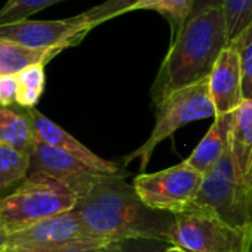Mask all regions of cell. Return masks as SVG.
<instances>
[{
    "mask_svg": "<svg viewBox=\"0 0 252 252\" xmlns=\"http://www.w3.org/2000/svg\"><path fill=\"white\" fill-rule=\"evenodd\" d=\"M128 174L111 176L89 195L78 199L74 211L84 230L94 239L106 244L130 241H167L173 220L149 208L137 195Z\"/></svg>",
    "mask_w": 252,
    "mask_h": 252,
    "instance_id": "6da1fadb",
    "label": "cell"
},
{
    "mask_svg": "<svg viewBox=\"0 0 252 252\" xmlns=\"http://www.w3.org/2000/svg\"><path fill=\"white\" fill-rule=\"evenodd\" d=\"M230 44L223 6L190 16L173 35L155 83L152 100L159 103L170 93L207 81L221 52Z\"/></svg>",
    "mask_w": 252,
    "mask_h": 252,
    "instance_id": "7a4b0ae2",
    "label": "cell"
},
{
    "mask_svg": "<svg viewBox=\"0 0 252 252\" xmlns=\"http://www.w3.org/2000/svg\"><path fill=\"white\" fill-rule=\"evenodd\" d=\"M77 202L78 196L63 183L43 173H30L0 201V238L72 211Z\"/></svg>",
    "mask_w": 252,
    "mask_h": 252,
    "instance_id": "3957f363",
    "label": "cell"
},
{
    "mask_svg": "<svg viewBox=\"0 0 252 252\" xmlns=\"http://www.w3.org/2000/svg\"><path fill=\"white\" fill-rule=\"evenodd\" d=\"M248 227H236L205 207L174 214L167 241L186 252H245Z\"/></svg>",
    "mask_w": 252,
    "mask_h": 252,
    "instance_id": "277c9868",
    "label": "cell"
},
{
    "mask_svg": "<svg viewBox=\"0 0 252 252\" xmlns=\"http://www.w3.org/2000/svg\"><path fill=\"white\" fill-rule=\"evenodd\" d=\"M155 106L157 120L149 139L124 159L126 164L139 159L140 170H145L148 167L155 148L162 140L170 137L176 130L198 120H214L217 117L214 103L210 96L208 80L176 90L165 96Z\"/></svg>",
    "mask_w": 252,
    "mask_h": 252,
    "instance_id": "5b68a950",
    "label": "cell"
},
{
    "mask_svg": "<svg viewBox=\"0 0 252 252\" xmlns=\"http://www.w3.org/2000/svg\"><path fill=\"white\" fill-rule=\"evenodd\" d=\"M204 174L186 161L149 174H139L133 186L139 198L152 210L179 214L195 204L202 188Z\"/></svg>",
    "mask_w": 252,
    "mask_h": 252,
    "instance_id": "8992f818",
    "label": "cell"
},
{
    "mask_svg": "<svg viewBox=\"0 0 252 252\" xmlns=\"http://www.w3.org/2000/svg\"><path fill=\"white\" fill-rule=\"evenodd\" d=\"M78 242H102L83 227L75 211L38 221L21 232L1 236L0 252H46ZM106 244V242H103Z\"/></svg>",
    "mask_w": 252,
    "mask_h": 252,
    "instance_id": "52a82bcc",
    "label": "cell"
},
{
    "mask_svg": "<svg viewBox=\"0 0 252 252\" xmlns=\"http://www.w3.org/2000/svg\"><path fill=\"white\" fill-rule=\"evenodd\" d=\"M94 27L84 13L56 21L21 19L0 25V38L30 47H62L78 44Z\"/></svg>",
    "mask_w": 252,
    "mask_h": 252,
    "instance_id": "ba28073f",
    "label": "cell"
},
{
    "mask_svg": "<svg viewBox=\"0 0 252 252\" xmlns=\"http://www.w3.org/2000/svg\"><path fill=\"white\" fill-rule=\"evenodd\" d=\"M30 173H43L69 188L78 199L89 195L94 188L114 174H105L86 165L69 154L50 145L37 142L31 155Z\"/></svg>",
    "mask_w": 252,
    "mask_h": 252,
    "instance_id": "9c48e42d",
    "label": "cell"
},
{
    "mask_svg": "<svg viewBox=\"0 0 252 252\" xmlns=\"http://www.w3.org/2000/svg\"><path fill=\"white\" fill-rule=\"evenodd\" d=\"M196 207H205L217 213L223 220L236 227H248L241 204H239V186L235 173L230 145L219 164L204 177L202 188L195 199ZM192 205V207H193Z\"/></svg>",
    "mask_w": 252,
    "mask_h": 252,
    "instance_id": "30bf717a",
    "label": "cell"
},
{
    "mask_svg": "<svg viewBox=\"0 0 252 252\" xmlns=\"http://www.w3.org/2000/svg\"><path fill=\"white\" fill-rule=\"evenodd\" d=\"M35 137L38 142L50 145L53 148H58L66 154H69L71 157L80 159L81 162H84L86 165L94 168L96 171L105 173V174H128L127 171L121 170L117 164H114L112 161H108L105 158H100L99 155L93 154L89 148H86L83 143H80L74 136H71L68 131H65L62 127H59L56 123H53L52 120H49L46 115H43L40 111H37L35 108H30L27 109Z\"/></svg>",
    "mask_w": 252,
    "mask_h": 252,
    "instance_id": "8fae6325",
    "label": "cell"
},
{
    "mask_svg": "<svg viewBox=\"0 0 252 252\" xmlns=\"http://www.w3.org/2000/svg\"><path fill=\"white\" fill-rule=\"evenodd\" d=\"M208 89L217 117L235 112L244 103L241 61L230 44L221 52L216 62L208 77Z\"/></svg>",
    "mask_w": 252,
    "mask_h": 252,
    "instance_id": "7c38bea8",
    "label": "cell"
},
{
    "mask_svg": "<svg viewBox=\"0 0 252 252\" xmlns=\"http://www.w3.org/2000/svg\"><path fill=\"white\" fill-rule=\"evenodd\" d=\"M233 121L235 112L216 117L207 134L185 161L204 176L208 174L229 149Z\"/></svg>",
    "mask_w": 252,
    "mask_h": 252,
    "instance_id": "4fadbf2b",
    "label": "cell"
},
{
    "mask_svg": "<svg viewBox=\"0 0 252 252\" xmlns=\"http://www.w3.org/2000/svg\"><path fill=\"white\" fill-rule=\"evenodd\" d=\"M37 137L27 112L19 105L1 106L0 109V143L9 145L19 152L32 155L37 146Z\"/></svg>",
    "mask_w": 252,
    "mask_h": 252,
    "instance_id": "5bb4252c",
    "label": "cell"
},
{
    "mask_svg": "<svg viewBox=\"0 0 252 252\" xmlns=\"http://www.w3.org/2000/svg\"><path fill=\"white\" fill-rule=\"evenodd\" d=\"M62 47H30L0 38V75H15L34 65H46Z\"/></svg>",
    "mask_w": 252,
    "mask_h": 252,
    "instance_id": "9a60e30c",
    "label": "cell"
},
{
    "mask_svg": "<svg viewBox=\"0 0 252 252\" xmlns=\"http://www.w3.org/2000/svg\"><path fill=\"white\" fill-rule=\"evenodd\" d=\"M31 168V157L19 152L18 149L0 143V190L12 188L13 185L24 182Z\"/></svg>",
    "mask_w": 252,
    "mask_h": 252,
    "instance_id": "2e32d148",
    "label": "cell"
},
{
    "mask_svg": "<svg viewBox=\"0 0 252 252\" xmlns=\"http://www.w3.org/2000/svg\"><path fill=\"white\" fill-rule=\"evenodd\" d=\"M195 0H139L130 7L128 12L134 10H154L161 13L171 25L173 34H176L185 22L189 19Z\"/></svg>",
    "mask_w": 252,
    "mask_h": 252,
    "instance_id": "e0dca14e",
    "label": "cell"
},
{
    "mask_svg": "<svg viewBox=\"0 0 252 252\" xmlns=\"http://www.w3.org/2000/svg\"><path fill=\"white\" fill-rule=\"evenodd\" d=\"M16 78V105L22 108H35L38 103L44 86H46V74L44 65H34L30 68L22 69L21 72L15 74Z\"/></svg>",
    "mask_w": 252,
    "mask_h": 252,
    "instance_id": "ac0fdd59",
    "label": "cell"
},
{
    "mask_svg": "<svg viewBox=\"0 0 252 252\" xmlns=\"http://www.w3.org/2000/svg\"><path fill=\"white\" fill-rule=\"evenodd\" d=\"M230 46L239 55L244 96L245 99L252 100V19L248 27L230 41Z\"/></svg>",
    "mask_w": 252,
    "mask_h": 252,
    "instance_id": "d6986e66",
    "label": "cell"
},
{
    "mask_svg": "<svg viewBox=\"0 0 252 252\" xmlns=\"http://www.w3.org/2000/svg\"><path fill=\"white\" fill-rule=\"evenodd\" d=\"M61 1L65 0H7L0 10V25L28 19V16Z\"/></svg>",
    "mask_w": 252,
    "mask_h": 252,
    "instance_id": "ffe728a7",
    "label": "cell"
},
{
    "mask_svg": "<svg viewBox=\"0 0 252 252\" xmlns=\"http://www.w3.org/2000/svg\"><path fill=\"white\" fill-rule=\"evenodd\" d=\"M230 41L236 38L251 22L252 0H224L223 3Z\"/></svg>",
    "mask_w": 252,
    "mask_h": 252,
    "instance_id": "44dd1931",
    "label": "cell"
},
{
    "mask_svg": "<svg viewBox=\"0 0 252 252\" xmlns=\"http://www.w3.org/2000/svg\"><path fill=\"white\" fill-rule=\"evenodd\" d=\"M137 1L139 0H106V1H102L100 4L90 7L89 10L83 13L93 27H97L123 13H127L130 7L136 4Z\"/></svg>",
    "mask_w": 252,
    "mask_h": 252,
    "instance_id": "7402d4cb",
    "label": "cell"
},
{
    "mask_svg": "<svg viewBox=\"0 0 252 252\" xmlns=\"http://www.w3.org/2000/svg\"><path fill=\"white\" fill-rule=\"evenodd\" d=\"M118 244H103V242H78L66 247L46 252H111Z\"/></svg>",
    "mask_w": 252,
    "mask_h": 252,
    "instance_id": "603a6c76",
    "label": "cell"
},
{
    "mask_svg": "<svg viewBox=\"0 0 252 252\" xmlns=\"http://www.w3.org/2000/svg\"><path fill=\"white\" fill-rule=\"evenodd\" d=\"M16 78L15 75H0V103L1 106L16 105Z\"/></svg>",
    "mask_w": 252,
    "mask_h": 252,
    "instance_id": "cb8c5ba5",
    "label": "cell"
},
{
    "mask_svg": "<svg viewBox=\"0 0 252 252\" xmlns=\"http://www.w3.org/2000/svg\"><path fill=\"white\" fill-rule=\"evenodd\" d=\"M224 0H195L193 3V9H192V13L190 16L202 12L204 9H208V7H214V6H223ZM189 16V18H190Z\"/></svg>",
    "mask_w": 252,
    "mask_h": 252,
    "instance_id": "d4e9b609",
    "label": "cell"
},
{
    "mask_svg": "<svg viewBox=\"0 0 252 252\" xmlns=\"http://www.w3.org/2000/svg\"><path fill=\"white\" fill-rule=\"evenodd\" d=\"M245 252H252V220L248 226V239H247V251Z\"/></svg>",
    "mask_w": 252,
    "mask_h": 252,
    "instance_id": "484cf974",
    "label": "cell"
},
{
    "mask_svg": "<svg viewBox=\"0 0 252 252\" xmlns=\"http://www.w3.org/2000/svg\"><path fill=\"white\" fill-rule=\"evenodd\" d=\"M161 252H186L185 250H182V248H179V247H176V245H171L170 248H165L164 251Z\"/></svg>",
    "mask_w": 252,
    "mask_h": 252,
    "instance_id": "4316f807",
    "label": "cell"
},
{
    "mask_svg": "<svg viewBox=\"0 0 252 252\" xmlns=\"http://www.w3.org/2000/svg\"><path fill=\"white\" fill-rule=\"evenodd\" d=\"M123 250H124V252H146L145 251V248H142V250H140V248H130V250H127L124 245H123Z\"/></svg>",
    "mask_w": 252,
    "mask_h": 252,
    "instance_id": "83f0119b",
    "label": "cell"
},
{
    "mask_svg": "<svg viewBox=\"0 0 252 252\" xmlns=\"http://www.w3.org/2000/svg\"><path fill=\"white\" fill-rule=\"evenodd\" d=\"M111 252H124V250H123V244H118Z\"/></svg>",
    "mask_w": 252,
    "mask_h": 252,
    "instance_id": "f1b7e54d",
    "label": "cell"
}]
</instances>
